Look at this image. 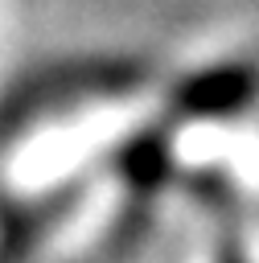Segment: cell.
Masks as SVG:
<instances>
[{
	"label": "cell",
	"mask_w": 259,
	"mask_h": 263,
	"mask_svg": "<svg viewBox=\"0 0 259 263\" xmlns=\"http://www.w3.org/2000/svg\"><path fill=\"white\" fill-rule=\"evenodd\" d=\"M140 82H144V70L136 62H70V66L29 74L0 99V136H12L41 115L66 111L70 103L99 99V95H123Z\"/></svg>",
	"instance_id": "obj_1"
},
{
	"label": "cell",
	"mask_w": 259,
	"mask_h": 263,
	"mask_svg": "<svg viewBox=\"0 0 259 263\" xmlns=\"http://www.w3.org/2000/svg\"><path fill=\"white\" fill-rule=\"evenodd\" d=\"M255 99H259V66L226 62L181 78L169 95V107L177 119H230L243 115Z\"/></svg>",
	"instance_id": "obj_2"
},
{
	"label": "cell",
	"mask_w": 259,
	"mask_h": 263,
	"mask_svg": "<svg viewBox=\"0 0 259 263\" xmlns=\"http://www.w3.org/2000/svg\"><path fill=\"white\" fill-rule=\"evenodd\" d=\"M169 164H173V156H169L164 132H140L115 156V168L132 189H156L169 177Z\"/></svg>",
	"instance_id": "obj_3"
},
{
	"label": "cell",
	"mask_w": 259,
	"mask_h": 263,
	"mask_svg": "<svg viewBox=\"0 0 259 263\" xmlns=\"http://www.w3.org/2000/svg\"><path fill=\"white\" fill-rule=\"evenodd\" d=\"M218 263H247V255H243V251H234V247H226V251L218 255Z\"/></svg>",
	"instance_id": "obj_4"
}]
</instances>
